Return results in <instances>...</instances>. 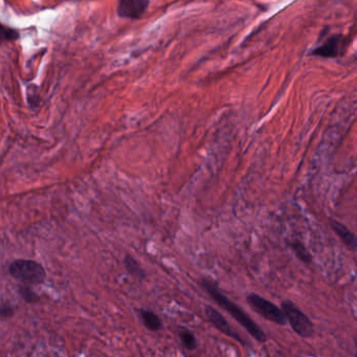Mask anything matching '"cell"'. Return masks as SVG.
Masks as SVG:
<instances>
[{
    "instance_id": "14",
    "label": "cell",
    "mask_w": 357,
    "mask_h": 357,
    "mask_svg": "<svg viewBox=\"0 0 357 357\" xmlns=\"http://www.w3.org/2000/svg\"><path fill=\"white\" fill-rule=\"evenodd\" d=\"M20 294L29 304H34V303H38L40 301V296L29 285H20Z\"/></svg>"
},
{
    "instance_id": "6",
    "label": "cell",
    "mask_w": 357,
    "mask_h": 357,
    "mask_svg": "<svg viewBox=\"0 0 357 357\" xmlns=\"http://www.w3.org/2000/svg\"><path fill=\"white\" fill-rule=\"evenodd\" d=\"M204 312H206V319L210 321V323L216 328L217 330L225 334V335L229 336L231 340H235L236 342H240V344L245 346L246 342H244L243 338L235 331L233 327L229 325V321L225 319L222 314L219 312L217 309L211 305H206L204 307Z\"/></svg>"
},
{
    "instance_id": "9",
    "label": "cell",
    "mask_w": 357,
    "mask_h": 357,
    "mask_svg": "<svg viewBox=\"0 0 357 357\" xmlns=\"http://www.w3.org/2000/svg\"><path fill=\"white\" fill-rule=\"evenodd\" d=\"M139 317L141 321H143L144 326L150 331H160L164 327L162 319L153 311L141 309V310H139Z\"/></svg>"
},
{
    "instance_id": "11",
    "label": "cell",
    "mask_w": 357,
    "mask_h": 357,
    "mask_svg": "<svg viewBox=\"0 0 357 357\" xmlns=\"http://www.w3.org/2000/svg\"><path fill=\"white\" fill-rule=\"evenodd\" d=\"M290 248L294 250L296 254V258L304 263V264L309 265L312 263L313 259L311 256L310 252L307 250L306 246L300 241H294L289 244Z\"/></svg>"
},
{
    "instance_id": "3",
    "label": "cell",
    "mask_w": 357,
    "mask_h": 357,
    "mask_svg": "<svg viewBox=\"0 0 357 357\" xmlns=\"http://www.w3.org/2000/svg\"><path fill=\"white\" fill-rule=\"evenodd\" d=\"M281 306L286 321L298 336L310 338L314 335V325L312 321L294 302L289 300L283 301Z\"/></svg>"
},
{
    "instance_id": "13",
    "label": "cell",
    "mask_w": 357,
    "mask_h": 357,
    "mask_svg": "<svg viewBox=\"0 0 357 357\" xmlns=\"http://www.w3.org/2000/svg\"><path fill=\"white\" fill-rule=\"evenodd\" d=\"M18 37H20V33L17 31L0 22V45L3 43L16 40Z\"/></svg>"
},
{
    "instance_id": "15",
    "label": "cell",
    "mask_w": 357,
    "mask_h": 357,
    "mask_svg": "<svg viewBox=\"0 0 357 357\" xmlns=\"http://www.w3.org/2000/svg\"><path fill=\"white\" fill-rule=\"evenodd\" d=\"M15 314V308L9 303L0 304V317L1 319H10Z\"/></svg>"
},
{
    "instance_id": "12",
    "label": "cell",
    "mask_w": 357,
    "mask_h": 357,
    "mask_svg": "<svg viewBox=\"0 0 357 357\" xmlns=\"http://www.w3.org/2000/svg\"><path fill=\"white\" fill-rule=\"evenodd\" d=\"M179 338H181V344L187 350L192 351L197 348V338L189 328L183 327L179 330Z\"/></svg>"
},
{
    "instance_id": "10",
    "label": "cell",
    "mask_w": 357,
    "mask_h": 357,
    "mask_svg": "<svg viewBox=\"0 0 357 357\" xmlns=\"http://www.w3.org/2000/svg\"><path fill=\"white\" fill-rule=\"evenodd\" d=\"M124 264L129 275H132L135 279L144 280L147 277L146 271H144L142 265L139 264V263L137 262L133 257H131L130 255H127V256L125 257Z\"/></svg>"
},
{
    "instance_id": "8",
    "label": "cell",
    "mask_w": 357,
    "mask_h": 357,
    "mask_svg": "<svg viewBox=\"0 0 357 357\" xmlns=\"http://www.w3.org/2000/svg\"><path fill=\"white\" fill-rule=\"evenodd\" d=\"M330 225H331L334 233L340 237L342 243L346 245V248H348L349 250H351V252H355L357 248L356 236H355L350 229H347L344 225L338 222V221L330 220Z\"/></svg>"
},
{
    "instance_id": "5",
    "label": "cell",
    "mask_w": 357,
    "mask_h": 357,
    "mask_svg": "<svg viewBox=\"0 0 357 357\" xmlns=\"http://www.w3.org/2000/svg\"><path fill=\"white\" fill-rule=\"evenodd\" d=\"M349 45H350L349 36H342V34L332 35L324 41L323 45L312 50L310 55L324 58L342 57L346 53Z\"/></svg>"
},
{
    "instance_id": "4",
    "label": "cell",
    "mask_w": 357,
    "mask_h": 357,
    "mask_svg": "<svg viewBox=\"0 0 357 357\" xmlns=\"http://www.w3.org/2000/svg\"><path fill=\"white\" fill-rule=\"evenodd\" d=\"M246 302L255 312L258 313L267 321L280 326H285L287 324L282 309L271 301L263 298V296L256 294H250L246 296Z\"/></svg>"
},
{
    "instance_id": "1",
    "label": "cell",
    "mask_w": 357,
    "mask_h": 357,
    "mask_svg": "<svg viewBox=\"0 0 357 357\" xmlns=\"http://www.w3.org/2000/svg\"><path fill=\"white\" fill-rule=\"evenodd\" d=\"M200 287L211 296L213 301L220 306L223 310L227 311L234 319L237 321L239 325H241L257 342H265L267 340V335L263 331L260 326L255 323L254 319L241 308L238 306L233 301L229 300L225 294L219 290L216 283L208 279V278H202L198 281Z\"/></svg>"
},
{
    "instance_id": "7",
    "label": "cell",
    "mask_w": 357,
    "mask_h": 357,
    "mask_svg": "<svg viewBox=\"0 0 357 357\" xmlns=\"http://www.w3.org/2000/svg\"><path fill=\"white\" fill-rule=\"evenodd\" d=\"M149 1L144 0H122L118 5V15L129 20H139L147 11Z\"/></svg>"
},
{
    "instance_id": "2",
    "label": "cell",
    "mask_w": 357,
    "mask_h": 357,
    "mask_svg": "<svg viewBox=\"0 0 357 357\" xmlns=\"http://www.w3.org/2000/svg\"><path fill=\"white\" fill-rule=\"evenodd\" d=\"M10 275L24 285H40L47 280V271L40 263L33 260L13 261L9 265Z\"/></svg>"
}]
</instances>
